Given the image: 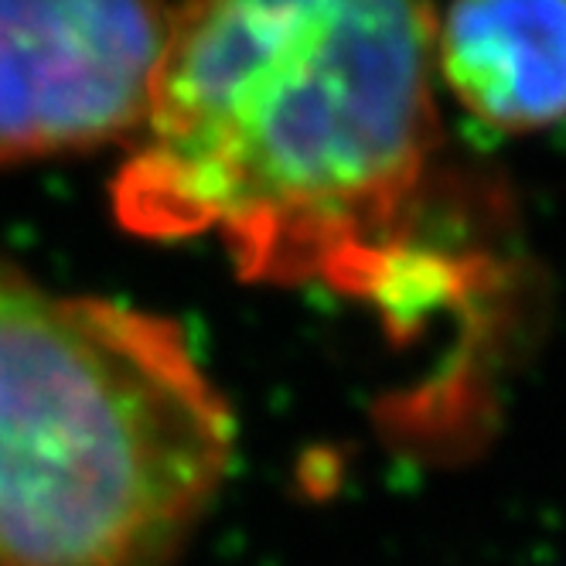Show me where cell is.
<instances>
[{"mask_svg":"<svg viewBox=\"0 0 566 566\" xmlns=\"http://www.w3.org/2000/svg\"><path fill=\"white\" fill-rule=\"evenodd\" d=\"M433 69L484 127L533 134L566 119V0L433 8Z\"/></svg>","mask_w":566,"mask_h":566,"instance_id":"4","label":"cell"},{"mask_svg":"<svg viewBox=\"0 0 566 566\" xmlns=\"http://www.w3.org/2000/svg\"><path fill=\"white\" fill-rule=\"evenodd\" d=\"M178 8L127 0H0V171L130 147Z\"/></svg>","mask_w":566,"mask_h":566,"instance_id":"3","label":"cell"},{"mask_svg":"<svg viewBox=\"0 0 566 566\" xmlns=\"http://www.w3.org/2000/svg\"><path fill=\"white\" fill-rule=\"evenodd\" d=\"M232 448L178 321L0 256V566H175Z\"/></svg>","mask_w":566,"mask_h":566,"instance_id":"2","label":"cell"},{"mask_svg":"<svg viewBox=\"0 0 566 566\" xmlns=\"http://www.w3.org/2000/svg\"><path fill=\"white\" fill-rule=\"evenodd\" d=\"M433 8L181 4L150 109L109 178L119 229L219 235L235 273L402 317L443 291L410 250L440 116Z\"/></svg>","mask_w":566,"mask_h":566,"instance_id":"1","label":"cell"}]
</instances>
